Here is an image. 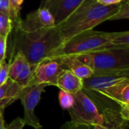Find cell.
I'll return each mask as SVG.
<instances>
[{
  "label": "cell",
  "instance_id": "1",
  "mask_svg": "<svg viewBox=\"0 0 129 129\" xmlns=\"http://www.w3.org/2000/svg\"><path fill=\"white\" fill-rule=\"evenodd\" d=\"M63 43L57 26L33 32L17 29L15 30L14 49L16 52H21L31 66L36 67L42 61L51 59Z\"/></svg>",
  "mask_w": 129,
  "mask_h": 129
},
{
  "label": "cell",
  "instance_id": "2",
  "mask_svg": "<svg viewBox=\"0 0 129 129\" xmlns=\"http://www.w3.org/2000/svg\"><path fill=\"white\" fill-rule=\"evenodd\" d=\"M129 48V32L107 33L87 30L79 33L65 42L54 54L51 59L63 55H78L107 49Z\"/></svg>",
  "mask_w": 129,
  "mask_h": 129
},
{
  "label": "cell",
  "instance_id": "3",
  "mask_svg": "<svg viewBox=\"0 0 129 129\" xmlns=\"http://www.w3.org/2000/svg\"><path fill=\"white\" fill-rule=\"evenodd\" d=\"M119 4L102 5L95 2L76 16L66 20L57 26L63 42L82 32L93 29L104 21L108 20L119 9Z\"/></svg>",
  "mask_w": 129,
  "mask_h": 129
},
{
  "label": "cell",
  "instance_id": "4",
  "mask_svg": "<svg viewBox=\"0 0 129 129\" xmlns=\"http://www.w3.org/2000/svg\"><path fill=\"white\" fill-rule=\"evenodd\" d=\"M76 56L94 73L129 70V48L107 49Z\"/></svg>",
  "mask_w": 129,
  "mask_h": 129
},
{
  "label": "cell",
  "instance_id": "5",
  "mask_svg": "<svg viewBox=\"0 0 129 129\" xmlns=\"http://www.w3.org/2000/svg\"><path fill=\"white\" fill-rule=\"evenodd\" d=\"M74 96V104L68 110L73 125H87L94 126L103 125L102 114L92 100L83 91H80Z\"/></svg>",
  "mask_w": 129,
  "mask_h": 129
},
{
  "label": "cell",
  "instance_id": "6",
  "mask_svg": "<svg viewBox=\"0 0 129 129\" xmlns=\"http://www.w3.org/2000/svg\"><path fill=\"white\" fill-rule=\"evenodd\" d=\"M98 0H45L42 7L47 8L52 14L56 26L60 25L70 17L86 10Z\"/></svg>",
  "mask_w": 129,
  "mask_h": 129
},
{
  "label": "cell",
  "instance_id": "7",
  "mask_svg": "<svg viewBox=\"0 0 129 129\" xmlns=\"http://www.w3.org/2000/svg\"><path fill=\"white\" fill-rule=\"evenodd\" d=\"M46 84H34L23 87L20 91L19 100H20L23 110L25 125L33 127L34 129H43L39 119L35 114V109L38 105L42 93L44 91Z\"/></svg>",
  "mask_w": 129,
  "mask_h": 129
},
{
  "label": "cell",
  "instance_id": "8",
  "mask_svg": "<svg viewBox=\"0 0 129 129\" xmlns=\"http://www.w3.org/2000/svg\"><path fill=\"white\" fill-rule=\"evenodd\" d=\"M65 68L57 59H47L36 65L33 78L27 85L46 84L48 85H57L58 78Z\"/></svg>",
  "mask_w": 129,
  "mask_h": 129
},
{
  "label": "cell",
  "instance_id": "9",
  "mask_svg": "<svg viewBox=\"0 0 129 129\" xmlns=\"http://www.w3.org/2000/svg\"><path fill=\"white\" fill-rule=\"evenodd\" d=\"M127 79H129V70L94 73L91 77L82 79V90L98 92Z\"/></svg>",
  "mask_w": 129,
  "mask_h": 129
},
{
  "label": "cell",
  "instance_id": "10",
  "mask_svg": "<svg viewBox=\"0 0 129 129\" xmlns=\"http://www.w3.org/2000/svg\"><path fill=\"white\" fill-rule=\"evenodd\" d=\"M55 26L52 14L47 8L41 6L37 10L28 14L24 20H21L18 29L24 32H33Z\"/></svg>",
  "mask_w": 129,
  "mask_h": 129
},
{
  "label": "cell",
  "instance_id": "11",
  "mask_svg": "<svg viewBox=\"0 0 129 129\" xmlns=\"http://www.w3.org/2000/svg\"><path fill=\"white\" fill-rule=\"evenodd\" d=\"M35 68L36 67L29 64L21 52H16L14 60L10 63L8 78L14 82L25 87L31 81Z\"/></svg>",
  "mask_w": 129,
  "mask_h": 129
},
{
  "label": "cell",
  "instance_id": "12",
  "mask_svg": "<svg viewBox=\"0 0 129 129\" xmlns=\"http://www.w3.org/2000/svg\"><path fill=\"white\" fill-rule=\"evenodd\" d=\"M97 93L116 102L120 107L129 106V79L102 89Z\"/></svg>",
  "mask_w": 129,
  "mask_h": 129
},
{
  "label": "cell",
  "instance_id": "13",
  "mask_svg": "<svg viewBox=\"0 0 129 129\" xmlns=\"http://www.w3.org/2000/svg\"><path fill=\"white\" fill-rule=\"evenodd\" d=\"M103 125H96L94 129H127L128 128V120L125 119L120 111L113 108H105L102 112Z\"/></svg>",
  "mask_w": 129,
  "mask_h": 129
},
{
  "label": "cell",
  "instance_id": "14",
  "mask_svg": "<svg viewBox=\"0 0 129 129\" xmlns=\"http://www.w3.org/2000/svg\"><path fill=\"white\" fill-rule=\"evenodd\" d=\"M54 59H57L63 67L70 70L75 76L81 79H85L91 77L94 72L87 65L80 61L74 55H63Z\"/></svg>",
  "mask_w": 129,
  "mask_h": 129
},
{
  "label": "cell",
  "instance_id": "15",
  "mask_svg": "<svg viewBox=\"0 0 129 129\" xmlns=\"http://www.w3.org/2000/svg\"><path fill=\"white\" fill-rule=\"evenodd\" d=\"M23 87L9 78L2 85H0V109L5 107L19 100L20 94Z\"/></svg>",
  "mask_w": 129,
  "mask_h": 129
},
{
  "label": "cell",
  "instance_id": "16",
  "mask_svg": "<svg viewBox=\"0 0 129 129\" xmlns=\"http://www.w3.org/2000/svg\"><path fill=\"white\" fill-rule=\"evenodd\" d=\"M56 86L72 94H76L83 89L82 79L75 76L68 69H65L60 76Z\"/></svg>",
  "mask_w": 129,
  "mask_h": 129
},
{
  "label": "cell",
  "instance_id": "17",
  "mask_svg": "<svg viewBox=\"0 0 129 129\" xmlns=\"http://www.w3.org/2000/svg\"><path fill=\"white\" fill-rule=\"evenodd\" d=\"M10 2V12L9 17L11 20L12 28L17 29L21 19L19 17V13L21 8V5L23 2V0H9Z\"/></svg>",
  "mask_w": 129,
  "mask_h": 129
},
{
  "label": "cell",
  "instance_id": "18",
  "mask_svg": "<svg viewBox=\"0 0 129 129\" xmlns=\"http://www.w3.org/2000/svg\"><path fill=\"white\" fill-rule=\"evenodd\" d=\"M12 29V23L9 16L0 12V36L8 38Z\"/></svg>",
  "mask_w": 129,
  "mask_h": 129
},
{
  "label": "cell",
  "instance_id": "19",
  "mask_svg": "<svg viewBox=\"0 0 129 129\" xmlns=\"http://www.w3.org/2000/svg\"><path fill=\"white\" fill-rule=\"evenodd\" d=\"M129 18V2L128 0H125L120 3L119 8L117 11L113 14L108 20H116L121 19Z\"/></svg>",
  "mask_w": 129,
  "mask_h": 129
},
{
  "label": "cell",
  "instance_id": "20",
  "mask_svg": "<svg viewBox=\"0 0 129 129\" xmlns=\"http://www.w3.org/2000/svg\"><path fill=\"white\" fill-rule=\"evenodd\" d=\"M59 102L62 109L69 110L74 104V96L63 90H60L59 92Z\"/></svg>",
  "mask_w": 129,
  "mask_h": 129
},
{
  "label": "cell",
  "instance_id": "21",
  "mask_svg": "<svg viewBox=\"0 0 129 129\" xmlns=\"http://www.w3.org/2000/svg\"><path fill=\"white\" fill-rule=\"evenodd\" d=\"M10 63H6L5 60L1 63L0 66V85H3L8 79Z\"/></svg>",
  "mask_w": 129,
  "mask_h": 129
},
{
  "label": "cell",
  "instance_id": "22",
  "mask_svg": "<svg viewBox=\"0 0 129 129\" xmlns=\"http://www.w3.org/2000/svg\"><path fill=\"white\" fill-rule=\"evenodd\" d=\"M7 37L0 36V63L5 60L7 49Z\"/></svg>",
  "mask_w": 129,
  "mask_h": 129
},
{
  "label": "cell",
  "instance_id": "23",
  "mask_svg": "<svg viewBox=\"0 0 129 129\" xmlns=\"http://www.w3.org/2000/svg\"><path fill=\"white\" fill-rule=\"evenodd\" d=\"M25 125H26L23 122V119L20 117H17L14 119L8 125L5 127V129H23Z\"/></svg>",
  "mask_w": 129,
  "mask_h": 129
},
{
  "label": "cell",
  "instance_id": "24",
  "mask_svg": "<svg viewBox=\"0 0 129 129\" xmlns=\"http://www.w3.org/2000/svg\"><path fill=\"white\" fill-rule=\"evenodd\" d=\"M63 129H94L92 125H73L70 122H67Z\"/></svg>",
  "mask_w": 129,
  "mask_h": 129
},
{
  "label": "cell",
  "instance_id": "25",
  "mask_svg": "<svg viewBox=\"0 0 129 129\" xmlns=\"http://www.w3.org/2000/svg\"><path fill=\"white\" fill-rule=\"evenodd\" d=\"M0 12L9 16V12H10L9 0H0Z\"/></svg>",
  "mask_w": 129,
  "mask_h": 129
},
{
  "label": "cell",
  "instance_id": "26",
  "mask_svg": "<svg viewBox=\"0 0 129 129\" xmlns=\"http://www.w3.org/2000/svg\"><path fill=\"white\" fill-rule=\"evenodd\" d=\"M125 0H98L97 2L102 5H116L119 4Z\"/></svg>",
  "mask_w": 129,
  "mask_h": 129
},
{
  "label": "cell",
  "instance_id": "27",
  "mask_svg": "<svg viewBox=\"0 0 129 129\" xmlns=\"http://www.w3.org/2000/svg\"><path fill=\"white\" fill-rule=\"evenodd\" d=\"M3 109H0V129H5V122L3 117Z\"/></svg>",
  "mask_w": 129,
  "mask_h": 129
},
{
  "label": "cell",
  "instance_id": "28",
  "mask_svg": "<svg viewBox=\"0 0 129 129\" xmlns=\"http://www.w3.org/2000/svg\"><path fill=\"white\" fill-rule=\"evenodd\" d=\"M0 66H1V63H0Z\"/></svg>",
  "mask_w": 129,
  "mask_h": 129
}]
</instances>
